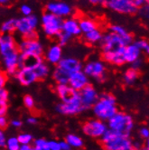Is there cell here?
I'll use <instances>...</instances> for the list:
<instances>
[{
  "label": "cell",
  "instance_id": "cell-42",
  "mask_svg": "<svg viewBox=\"0 0 149 150\" xmlns=\"http://www.w3.org/2000/svg\"><path fill=\"white\" fill-rule=\"evenodd\" d=\"M131 5H133L136 9L149 3V0H127Z\"/></svg>",
  "mask_w": 149,
  "mask_h": 150
},
{
  "label": "cell",
  "instance_id": "cell-29",
  "mask_svg": "<svg viewBox=\"0 0 149 150\" xmlns=\"http://www.w3.org/2000/svg\"><path fill=\"white\" fill-rule=\"evenodd\" d=\"M42 60H44V57L42 56L20 54V67H29V68L34 69Z\"/></svg>",
  "mask_w": 149,
  "mask_h": 150
},
{
  "label": "cell",
  "instance_id": "cell-12",
  "mask_svg": "<svg viewBox=\"0 0 149 150\" xmlns=\"http://www.w3.org/2000/svg\"><path fill=\"white\" fill-rule=\"evenodd\" d=\"M45 11L62 19L71 16L73 13V8L71 5L62 1H51L45 6Z\"/></svg>",
  "mask_w": 149,
  "mask_h": 150
},
{
  "label": "cell",
  "instance_id": "cell-6",
  "mask_svg": "<svg viewBox=\"0 0 149 150\" xmlns=\"http://www.w3.org/2000/svg\"><path fill=\"white\" fill-rule=\"evenodd\" d=\"M99 45L102 53L124 51L126 46L125 42L122 41V39L110 31L103 33L102 38Z\"/></svg>",
  "mask_w": 149,
  "mask_h": 150
},
{
  "label": "cell",
  "instance_id": "cell-54",
  "mask_svg": "<svg viewBox=\"0 0 149 150\" xmlns=\"http://www.w3.org/2000/svg\"><path fill=\"white\" fill-rule=\"evenodd\" d=\"M12 0H0V6H7L11 4Z\"/></svg>",
  "mask_w": 149,
  "mask_h": 150
},
{
  "label": "cell",
  "instance_id": "cell-33",
  "mask_svg": "<svg viewBox=\"0 0 149 150\" xmlns=\"http://www.w3.org/2000/svg\"><path fill=\"white\" fill-rule=\"evenodd\" d=\"M20 146L21 145L18 142L16 137H9L8 138H6L5 148L6 150H18Z\"/></svg>",
  "mask_w": 149,
  "mask_h": 150
},
{
  "label": "cell",
  "instance_id": "cell-51",
  "mask_svg": "<svg viewBox=\"0 0 149 150\" xmlns=\"http://www.w3.org/2000/svg\"><path fill=\"white\" fill-rule=\"evenodd\" d=\"M26 123L28 125H31V126H35L38 123V120H37V117H33V116H31V117H28L27 119H26Z\"/></svg>",
  "mask_w": 149,
  "mask_h": 150
},
{
  "label": "cell",
  "instance_id": "cell-48",
  "mask_svg": "<svg viewBox=\"0 0 149 150\" xmlns=\"http://www.w3.org/2000/svg\"><path fill=\"white\" fill-rule=\"evenodd\" d=\"M6 136L3 129H0V148H5L6 142Z\"/></svg>",
  "mask_w": 149,
  "mask_h": 150
},
{
  "label": "cell",
  "instance_id": "cell-16",
  "mask_svg": "<svg viewBox=\"0 0 149 150\" xmlns=\"http://www.w3.org/2000/svg\"><path fill=\"white\" fill-rule=\"evenodd\" d=\"M14 77L21 85L25 87H28L38 81L34 69L29 67H20Z\"/></svg>",
  "mask_w": 149,
  "mask_h": 150
},
{
  "label": "cell",
  "instance_id": "cell-41",
  "mask_svg": "<svg viewBox=\"0 0 149 150\" xmlns=\"http://www.w3.org/2000/svg\"><path fill=\"white\" fill-rule=\"evenodd\" d=\"M8 78H9L8 75L5 71H0V89H3L6 87V85L8 81Z\"/></svg>",
  "mask_w": 149,
  "mask_h": 150
},
{
  "label": "cell",
  "instance_id": "cell-8",
  "mask_svg": "<svg viewBox=\"0 0 149 150\" xmlns=\"http://www.w3.org/2000/svg\"><path fill=\"white\" fill-rule=\"evenodd\" d=\"M40 24L39 17L32 14L28 16H22L16 19V31L22 36V38L26 37L31 33L37 31V27Z\"/></svg>",
  "mask_w": 149,
  "mask_h": 150
},
{
  "label": "cell",
  "instance_id": "cell-30",
  "mask_svg": "<svg viewBox=\"0 0 149 150\" xmlns=\"http://www.w3.org/2000/svg\"><path fill=\"white\" fill-rule=\"evenodd\" d=\"M139 75H140L139 71L135 70L130 67L127 70H126V71L124 72L123 81L126 86H131V85H134L137 81L138 78H139Z\"/></svg>",
  "mask_w": 149,
  "mask_h": 150
},
{
  "label": "cell",
  "instance_id": "cell-34",
  "mask_svg": "<svg viewBox=\"0 0 149 150\" xmlns=\"http://www.w3.org/2000/svg\"><path fill=\"white\" fill-rule=\"evenodd\" d=\"M16 137L20 145H32L34 141V137L30 133H20Z\"/></svg>",
  "mask_w": 149,
  "mask_h": 150
},
{
  "label": "cell",
  "instance_id": "cell-35",
  "mask_svg": "<svg viewBox=\"0 0 149 150\" xmlns=\"http://www.w3.org/2000/svg\"><path fill=\"white\" fill-rule=\"evenodd\" d=\"M133 42L138 47V49H139L142 52H145V53H146V54L149 53V42L146 39L140 38L138 40L134 41Z\"/></svg>",
  "mask_w": 149,
  "mask_h": 150
},
{
  "label": "cell",
  "instance_id": "cell-37",
  "mask_svg": "<svg viewBox=\"0 0 149 150\" xmlns=\"http://www.w3.org/2000/svg\"><path fill=\"white\" fill-rule=\"evenodd\" d=\"M23 102H24V106L28 110H33L35 108V102L34 98L32 97L31 95L27 94L23 98Z\"/></svg>",
  "mask_w": 149,
  "mask_h": 150
},
{
  "label": "cell",
  "instance_id": "cell-26",
  "mask_svg": "<svg viewBox=\"0 0 149 150\" xmlns=\"http://www.w3.org/2000/svg\"><path fill=\"white\" fill-rule=\"evenodd\" d=\"M34 71L38 81H44L51 73V68L49 64L44 60H42L34 68Z\"/></svg>",
  "mask_w": 149,
  "mask_h": 150
},
{
  "label": "cell",
  "instance_id": "cell-36",
  "mask_svg": "<svg viewBox=\"0 0 149 150\" xmlns=\"http://www.w3.org/2000/svg\"><path fill=\"white\" fill-rule=\"evenodd\" d=\"M56 39H57V44H59L61 47H63V46L67 45L72 38H71V36H70L69 35L64 33V32L61 31L60 34L56 36Z\"/></svg>",
  "mask_w": 149,
  "mask_h": 150
},
{
  "label": "cell",
  "instance_id": "cell-46",
  "mask_svg": "<svg viewBox=\"0 0 149 150\" xmlns=\"http://www.w3.org/2000/svg\"><path fill=\"white\" fill-rule=\"evenodd\" d=\"M139 136L143 139H145V140H148V138H149V128H148V127L143 126L142 127H140Z\"/></svg>",
  "mask_w": 149,
  "mask_h": 150
},
{
  "label": "cell",
  "instance_id": "cell-28",
  "mask_svg": "<svg viewBox=\"0 0 149 150\" xmlns=\"http://www.w3.org/2000/svg\"><path fill=\"white\" fill-rule=\"evenodd\" d=\"M83 39L85 41V42L88 45H99L100 42L102 38V35H103V32L101 31V29L100 28H97V29H94L89 33H86L83 35Z\"/></svg>",
  "mask_w": 149,
  "mask_h": 150
},
{
  "label": "cell",
  "instance_id": "cell-9",
  "mask_svg": "<svg viewBox=\"0 0 149 150\" xmlns=\"http://www.w3.org/2000/svg\"><path fill=\"white\" fill-rule=\"evenodd\" d=\"M107 129V122L98 119L87 120L82 125V132L86 136L96 139H100Z\"/></svg>",
  "mask_w": 149,
  "mask_h": 150
},
{
  "label": "cell",
  "instance_id": "cell-27",
  "mask_svg": "<svg viewBox=\"0 0 149 150\" xmlns=\"http://www.w3.org/2000/svg\"><path fill=\"white\" fill-rule=\"evenodd\" d=\"M52 77L56 84H68L70 73L56 65L52 72Z\"/></svg>",
  "mask_w": 149,
  "mask_h": 150
},
{
  "label": "cell",
  "instance_id": "cell-55",
  "mask_svg": "<svg viewBox=\"0 0 149 150\" xmlns=\"http://www.w3.org/2000/svg\"><path fill=\"white\" fill-rule=\"evenodd\" d=\"M88 1L92 5H103L104 0H88Z\"/></svg>",
  "mask_w": 149,
  "mask_h": 150
},
{
  "label": "cell",
  "instance_id": "cell-7",
  "mask_svg": "<svg viewBox=\"0 0 149 150\" xmlns=\"http://www.w3.org/2000/svg\"><path fill=\"white\" fill-rule=\"evenodd\" d=\"M17 50L22 55H33L44 57V48L39 40H28L22 38L17 42Z\"/></svg>",
  "mask_w": 149,
  "mask_h": 150
},
{
  "label": "cell",
  "instance_id": "cell-43",
  "mask_svg": "<svg viewBox=\"0 0 149 150\" xmlns=\"http://www.w3.org/2000/svg\"><path fill=\"white\" fill-rule=\"evenodd\" d=\"M47 146L50 150H61V146H60V141L58 140H49L47 141Z\"/></svg>",
  "mask_w": 149,
  "mask_h": 150
},
{
  "label": "cell",
  "instance_id": "cell-19",
  "mask_svg": "<svg viewBox=\"0 0 149 150\" xmlns=\"http://www.w3.org/2000/svg\"><path fill=\"white\" fill-rule=\"evenodd\" d=\"M89 83H90V78L83 72L82 70L70 74L68 84L73 90L80 91L85 86H87Z\"/></svg>",
  "mask_w": 149,
  "mask_h": 150
},
{
  "label": "cell",
  "instance_id": "cell-39",
  "mask_svg": "<svg viewBox=\"0 0 149 150\" xmlns=\"http://www.w3.org/2000/svg\"><path fill=\"white\" fill-rule=\"evenodd\" d=\"M47 141L45 138H42V137H40V138H37V139H34L33 141V144H34V147H36V148H39V149H42L44 148L45 146H47Z\"/></svg>",
  "mask_w": 149,
  "mask_h": 150
},
{
  "label": "cell",
  "instance_id": "cell-10",
  "mask_svg": "<svg viewBox=\"0 0 149 150\" xmlns=\"http://www.w3.org/2000/svg\"><path fill=\"white\" fill-rule=\"evenodd\" d=\"M0 62H1L2 71L8 75V77H14L20 68V53L18 50L1 57Z\"/></svg>",
  "mask_w": 149,
  "mask_h": 150
},
{
  "label": "cell",
  "instance_id": "cell-58",
  "mask_svg": "<svg viewBox=\"0 0 149 150\" xmlns=\"http://www.w3.org/2000/svg\"><path fill=\"white\" fill-rule=\"evenodd\" d=\"M2 71V66H1V62H0V71Z\"/></svg>",
  "mask_w": 149,
  "mask_h": 150
},
{
  "label": "cell",
  "instance_id": "cell-38",
  "mask_svg": "<svg viewBox=\"0 0 149 150\" xmlns=\"http://www.w3.org/2000/svg\"><path fill=\"white\" fill-rule=\"evenodd\" d=\"M136 13H138V15L140 16V17L144 20V21H148V18H149V6L148 4L141 6L137 9Z\"/></svg>",
  "mask_w": 149,
  "mask_h": 150
},
{
  "label": "cell",
  "instance_id": "cell-20",
  "mask_svg": "<svg viewBox=\"0 0 149 150\" xmlns=\"http://www.w3.org/2000/svg\"><path fill=\"white\" fill-rule=\"evenodd\" d=\"M61 31L73 37H78L81 35V32L79 26V20L76 17H71L69 16L67 18H64L62 20V24H61Z\"/></svg>",
  "mask_w": 149,
  "mask_h": 150
},
{
  "label": "cell",
  "instance_id": "cell-25",
  "mask_svg": "<svg viewBox=\"0 0 149 150\" xmlns=\"http://www.w3.org/2000/svg\"><path fill=\"white\" fill-rule=\"evenodd\" d=\"M78 20H79V26H80V29L82 35L89 33V32L94 29L100 28L97 21L91 19L90 17H81V18H78Z\"/></svg>",
  "mask_w": 149,
  "mask_h": 150
},
{
  "label": "cell",
  "instance_id": "cell-2",
  "mask_svg": "<svg viewBox=\"0 0 149 150\" xmlns=\"http://www.w3.org/2000/svg\"><path fill=\"white\" fill-rule=\"evenodd\" d=\"M104 150H134L130 137L108 128L100 138Z\"/></svg>",
  "mask_w": 149,
  "mask_h": 150
},
{
  "label": "cell",
  "instance_id": "cell-50",
  "mask_svg": "<svg viewBox=\"0 0 149 150\" xmlns=\"http://www.w3.org/2000/svg\"><path fill=\"white\" fill-rule=\"evenodd\" d=\"M10 125H11L14 128H20L23 125V122L19 119H14L10 121Z\"/></svg>",
  "mask_w": 149,
  "mask_h": 150
},
{
  "label": "cell",
  "instance_id": "cell-17",
  "mask_svg": "<svg viewBox=\"0 0 149 150\" xmlns=\"http://www.w3.org/2000/svg\"><path fill=\"white\" fill-rule=\"evenodd\" d=\"M55 92L61 102H71L80 99L79 91L73 90L69 84H56Z\"/></svg>",
  "mask_w": 149,
  "mask_h": 150
},
{
  "label": "cell",
  "instance_id": "cell-32",
  "mask_svg": "<svg viewBox=\"0 0 149 150\" xmlns=\"http://www.w3.org/2000/svg\"><path fill=\"white\" fill-rule=\"evenodd\" d=\"M1 34H11L14 35L16 31V19L9 18L6 20L1 25Z\"/></svg>",
  "mask_w": 149,
  "mask_h": 150
},
{
  "label": "cell",
  "instance_id": "cell-53",
  "mask_svg": "<svg viewBox=\"0 0 149 150\" xmlns=\"http://www.w3.org/2000/svg\"><path fill=\"white\" fill-rule=\"evenodd\" d=\"M18 150H33L32 145H21Z\"/></svg>",
  "mask_w": 149,
  "mask_h": 150
},
{
  "label": "cell",
  "instance_id": "cell-44",
  "mask_svg": "<svg viewBox=\"0 0 149 150\" xmlns=\"http://www.w3.org/2000/svg\"><path fill=\"white\" fill-rule=\"evenodd\" d=\"M9 92L6 88L0 89V102H8Z\"/></svg>",
  "mask_w": 149,
  "mask_h": 150
},
{
  "label": "cell",
  "instance_id": "cell-13",
  "mask_svg": "<svg viewBox=\"0 0 149 150\" xmlns=\"http://www.w3.org/2000/svg\"><path fill=\"white\" fill-rule=\"evenodd\" d=\"M103 5L122 15H135L137 11V9L127 0H104Z\"/></svg>",
  "mask_w": 149,
  "mask_h": 150
},
{
  "label": "cell",
  "instance_id": "cell-56",
  "mask_svg": "<svg viewBox=\"0 0 149 150\" xmlns=\"http://www.w3.org/2000/svg\"><path fill=\"white\" fill-rule=\"evenodd\" d=\"M42 150H50V149H49V147H48V146H45L44 148H42Z\"/></svg>",
  "mask_w": 149,
  "mask_h": 150
},
{
  "label": "cell",
  "instance_id": "cell-52",
  "mask_svg": "<svg viewBox=\"0 0 149 150\" xmlns=\"http://www.w3.org/2000/svg\"><path fill=\"white\" fill-rule=\"evenodd\" d=\"M60 146H61V150H72L71 146L65 140L60 141Z\"/></svg>",
  "mask_w": 149,
  "mask_h": 150
},
{
  "label": "cell",
  "instance_id": "cell-18",
  "mask_svg": "<svg viewBox=\"0 0 149 150\" xmlns=\"http://www.w3.org/2000/svg\"><path fill=\"white\" fill-rule=\"evenodd\" d=\"M17 50V41L14 35L1 34L0 35V57H4L8 53Z\"/></svg>",
  "mask_w": 149,
  "mask_h": 150
},
{
  "label": "cell",
  "instance_id": "cell-23",
  "mask_svg": "<svg viewBox=\"0 0 149 150\" xmlns=\"http://www.w3.org/2000/svg\"><path fill=\"white\" fill-rule=\"evenodd\" d=\"M142 53L143 52L138 49V47L134 44V42H131V44H129V45H126L125 46L124 52H123L126 63L131 64L132 62H134L137 59L141 58Z\"/></svg>",
  "mask_w": 149,
  "mask_h": 150
},
{
  "label": "cell",
  "instance_id": "cell-40",
  "mask_svg": "<svg viewBox=\"0 0 149 150\" xmlns=\"http://www.w3.org/2000/svg\"><path fill=\"white\" fill-rule=\"evenodd\" d=\"M20 12L23 15V16H28L33 14V8H32V6L30 5L24 4L20 7Z\"/></svg>",
  "mask_w": 149,
  "mask_h": 150
},
{
  "label": "cell",
  "instance_id": "cell-24",
  "mask_svg": "<svg viewBox=\"0 0 149 150\" xmlns=\"http://www.w3.org/2000/svg\"><path fill=\"white\" fill-rule=\"evenodd\" d=\"M109 31L116 34L118 36H119L122 41L125 42V45H129L134 42V36L129 32H127L125 27L119 25H111L109 28Z\"/></svg>",
  "mask_w": 149,
  "mask_h": 150
},
{
  "label": "cell",
  "instance_id": "cell-4",
  "mask_svg": "<svg viewBox=\"0 0 149 150\" xmlns=\"http://www.w3.org/2000/svg\"><path fill=\"white\" fill-rule=\"evenodd\" d=\"M62 18L58 17L47 11L44 12L41 16L40 23L44 34L48 38H56L61 31Z\"/></svg>",
  "mask_w": 149,
  "mask_h": 150
},
{
  "label": "cell",
  "instance_id": "cell-57",
  "mask_svg": "<svg viewBox=\"0 0 149 150\" xmlns=\"http://www.w3.org/2000/svg\"><path fill=\"white\" fill-rule=\"evenodd\" d=\"M33 150H41V149H39V148H36V147H34V146H33Z\"/></svg>",
  "mask_w": 149,
  "mask_h": 150
},
{
  "label": "cell",
  "instance_id": "cell-45",
  "mask_svg": "<svg viewBox=\"0 0 149 150\" xmlns=\"http://www.w3.org/2000/svg\"><path fill=\"white\" fill-rule=\"evenodd\" d=\"M144 62H145V61H144V59L141 57V58L137 59L136 61H135L134 62L131 63V68H133V69H135V70H137V71H140V69H141V68L143 67V65H144Z\"/></svg>",
  "mask_w": 149,
  "mask_h": 150
},
{
  "label": "cell",
  "instance_id": "cell-5",
  "mask_svg": "<svg viewBox=\"0 0 149 150\" xmlns=\"http://www.w3.org/2000/svg\"><path fill=\"white\" fill-rule=\"evenodd\" d=\"M83 72L89 78H92L99 82H102L107 77V67L102 60L93 59L88 61L82 67Z\"/></svg>",
  "mask_w": 149,
  "mask_h": 150
},
{
  "label": "cell",
  "instance_id": "cell-15",
  "mask_svg": "<svg viewBox=\"0 0 149 150\" xmlns=\"http://www.w3.org/2000/svg\"><path fill=\"white\" fill-rule=\"evenodd\" d=\"M62 57H63V49L57 42L52 44L47 48V50L44 51V60L49 65L56 66Z\"/></svg>",
  "mask_w": 149,
  "mask_h": 150
},
{
  "label": "cell",
  "instance_id": "cell-11",
  "mask_svg": "<svg viewBox=\"0 0 149 150\" xmlns=\"http://www.w3.org/2000/svg\"><path fill=\"white\" fill-rule=\"evenodd\" d=\"M80 99L84 110H87L92 108V106L99 99V93L93 85L89 83L79 91Z\"/></svg>",
  "mask_w": 149,
  "mask_h": 150
},
{
  "label": "cell",
  "instance_id": "cell-31",
  "mask_svg": "<svg viewBox=\"0 0 149 150\" xmlns=\"http://www.w3.org/2000/svg\"><path fill=\"white\" fill-rule=\"evenodd\" d=\"M64 140L71 146V148H76V149H81L84 146V141L81 137L76 135V134H68L65 137Z\"/></svg>",
  "mask_w": 149,
  "mask_h": 150
},
{
  "label": "cell",
  "instance_id": "cell-22",
  "mask_svg": "<svg viewBox=\"0 0 149 150\" xmlns=\"http://www.w3.org/2000/svg\"><path fill=\"white\" fill-rule=\"evenodd\" d=\"M124 51L114 52H104L102 53V61L105 63H109L115 66H123L126 64L124 55Z\"/></svg>",
  "mask_w": 149,
  "mask_h": 150
},
{
  "label": "cell",
  "instance_id": "cell-47",
  "mask_svg": "<svg viewBox=\"0 0 149 150\" xmlns=\"http://www.w3.org/2000/svg\"><path fill=\"white\" fill-rule=\"evenodd\" d=\"M8 125H9V122H8V120L6 119V117L0 116V129L5 130L8 127Z\"/></svg>",
  "mask_w": 149,
  "mask_h": 150
},
{
  "label": "cell",
  "instance_id": "cell-1",
  "mask_svg": "<svg viewBox=\"0 0 149 150\" xmlns=\"http://www.w3.org/2000/svg\"><path fill=\"white\" fill-rule=\"evenodd\" d=\"M91 110L96 119L107 122L115 113L119 111L117 99L111 93H102L99 95V99L92 106Z\"/></svg>",
  "mask_w": 149,
  "mask_h": 150
},
{
  "label": "cell",
  "instance_id": "cell-49",
  "mask_svg": "<svg viewBox=\"0 0 149 150\" xmlns=\"http://www.w3.org/2000/svg\"><path fill=\"white\" fill-rule=\"evenodd\" d=\"M8 111L7 102H0V116H6Z\"/></svg>",
  "mask_w": 149,
  "mask_h": 150
},
{
  "label": "cell",
  "instance_id": "cell-3",
  "mask_svg": "<svg viewBox=\"0 0 149 150\" xmlns=\"http://www.w3.org/2000/svg\"><path fill=\"white\" fill-rule=\"evenodd\" d=\"M108 128L124 136L130 137L135 126L133 117L124 111L119 110L107 121Z\"/></svg>",
  "mask_w": 149,
  "mask_h": 150
},
{
  "label": "cell",
  "instance_id": "cell-21",
  "mask_svg": "<svg viewBox=\"0 0 149 150\" xmlns=\"http://www.w3.org/2000/svg\"><path fill=\"white\" fill-rule=\"evenodd\" d=\"M57 66L61 67L68 73L71 74L75 71H81L83 64L79 59L73 56H63L60 62L57 64Z\"/></svg>",
  "mask_w": 149,
  "mask_h": 150
},
{
  "label": "cell",
  "instance_id": "cell-14",
  "mask_svg": "<svg viewBox=\"0 0 149 150\" xmlns=\"http://www.w3.org/2000/svg\"><path fill=\"white\" fill-rule=\"evenodd\" d=\"M56 111L57 113L63 115V116H74L78 115L84 110L83 107L81 102V99L76 100L71 102H61L56 106Z\"/></svg>",
  "mask_w": 149,
  "mask_h": 150
}]
</instances>
